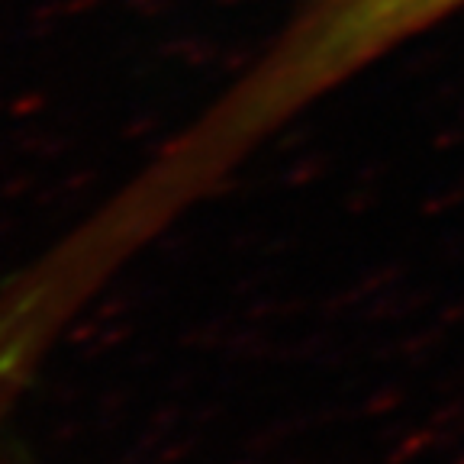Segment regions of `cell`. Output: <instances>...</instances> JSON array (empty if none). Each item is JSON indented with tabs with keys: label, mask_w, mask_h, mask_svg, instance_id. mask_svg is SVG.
I'll return each instance as SVG.
<instances>
[{
	"label": "cell",
	"mask_w": 464,
	"mask_h": 464,
	"mask_svg": "<svg viewBox=\"0 0 464 464\" xmlns=\"http://www.w3.org/2000/svg\"><path fill=\"white\" fill-rule=\"evenodd\" d=\"M461 10L464 0H294L268 36L271 68L323 97Z\"/></svg>",
	"instance_id": "cell-1"
}]
</instances>
